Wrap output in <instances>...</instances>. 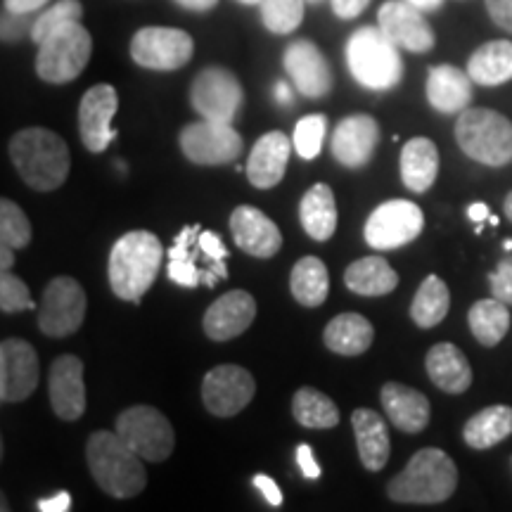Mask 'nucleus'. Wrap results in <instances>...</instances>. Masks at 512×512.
<instances>
[{
  "label": "nucleus",
  "mask_w": 512,
  "mask_h": 512,
  "mask_svg": "<svg viewBox=\"0 0 512 512\" xmlns=\"http://www.w3.org/2000/svg\"><path fill=\"white\" fill-rule=\"evenodd\" d=\"M86 460L95 484L112 498H133L147 486L143 458L117 432H93Z\"/></svg>",
  "instance_id": "3"
},
{
  "label": "nucleus",
  "mask_w": 512,
  "mask_h": 512,
  "mask_svg": "<svg viewBox=\"0 0 512 512\" xmlns=\"http://www.w3.org/2000/svg\"><path fill=\"white\" fill-rule=\"evenodd\" d=\"M50 406L60 420L74 422L86 411V384H83V363L79 356H60L50 366L48 377Z\"/></svg>",
  "instance_id": "20"
},
{
  "label": "nucleus",
  "mask_w": 512,
  "mask_h": 512,
  "mask_svg": "<svg viewBox=\"0 0 512 512\" xmlns=\"http://www.w3.org/2000/svg\"><path fill=\"white\" fill-rule=\"evenodd\" d=\"M41 363L24 339H3L0 344V399L3 403L27 401L36 392Z\"/></svg>",
  "instance_id": "16"
},
{
  "label": "nucleus",
  "mask_w": 512,
  "mask_h": 512,
  "mask_svg": "<svg viewBox=\"0 0 512 512\" xmlns=\"http://www.w3.org/2000/svg\"><path fill=\"white\" fill-rule=\"evenodd\" d=\"M36 309L34 299H31L29 287L12 275L10 271H5L0 275V311L3 313H19V311H31Z\"/></svg>",
  "instance_id": "43"
},
{
  "label": "nucleus",
  "mask_w": 512,
  "mask_h": 512,
  "mask_svg": "<svg viewBox=\"0 0 512 512\" xmlns=\"http://www.w3.org/2000/svg\"><path fill=\"white\" fill-rule=\"evenodd\" d=\"M10 159L22 181L38 192H53L72 169L69 147L48 128H24L10 140Z\"/></svg>",
  "instance_id": "2"
},
{
  "label": "nucleus",
  "mask_w": 512,
  "mask_h": 512,
  "mask_svg": "<svg viewBox=\"0 0 512 512\" xmlns=\"http://www.w3.org/2000/svg\"><path fill=\"white\" fill-rule=\"evenodd\" d=\"M119 110V95L117 88L110 83H98V86L88 88L83 93L79 105V133L81 143L86 150L105 152L114 138H117V128L112 126L114 114Z\"/></svg>",
  "instance_id": "15"
},
{
  "label": "nucleus",
  "mask_w": 512,
  "mask_h": 512,
  "mask_svg": "<svg viewBox=\"0 0 512 512\" xmlns=\"http://www.w3.org/2000/svg\"><path fill=\"white\" fill-rule=\"evenodd\" d=\"M351 427L356 432L358 458L363 467L368 472H380L389 463V453H392V439H389L382 415L370 408H356L351 413Z\"/></svg>",
  "instance_id": "26"
},
{
  "label": "nucleus",
  "mask_w": 512,
  "mask_h": 512,
  "mask_svg": "<svg viewBox=\"0 0 512 512\" xmlns=\"http://www.w3.org/2000/svg\"><path fill=\"white\" fill-rule=\"evenodd\" d=\"M325 347H328L332 354L339 356H361L373 347L375 330L370 325L368 318H363L361 313L347 311L339 313L325 325L323 332Z\"/></svg>",
  "instance_id": "28"
},
{
  "label": "nucleus",
  "mask_w": 512,
  "mask_h": 512,
  "mask_svg": "<svg viewBox=\"0 0 512 512\" xmlns=\"http://www.w3.org/2000/svg\"><path fill=\"white\" fill-rule=\"evenodd\" d=\"M292 155V140L280 131H271L256 140L247 159V178L254 188H275L285 178Z\"/></svg>",
  "instance_id": "23"
},
{
  "label": "nucleus",
  "mask_w": 512,
  "mask_h": 512,
  "mask_svg": "<svg viewBox=\"0 0 512 512\" xmlns=\"http://www.w3.org/2000/svg\"><path fill=\"white\" fill-rule=\"evenodd\" d=\"M81 17H83L81 0H57V3L48 5V8L38 12L34 29H31V41L38 46V43H41L46 36L53 34L55 29H60L69 22H81Z\"/></svg>",
  "instance_id": "40"
},
{
  "label": "nucleus",
  "mask_w": 512,
  "mask_h": 512,
  "mask_svg": "<svg viewBox=\"0 0 512 512\" xmlns=\"http://www.w3.org/2000/svg\"><path fill=\"white\" fill-rule=\"evenodd\" d=\"M299 221L309 238L325 242L337 230V202L330 185L316 183L299 202Z\"/></svg>",
  "instance_id": "31"
},
{
  "label": "nucleus",
  "mask_w": 512,
  "mask_h": 512,
  "mask_svg": "<svg viewBox=\"0 0 512 512\" xmlns=\"http://www.w3.org/2000/svg\"><path fill=\"white\" fill-rule=\"evenodd\" d=\"M512 434V408L510 406H489L465 422L463 439L467 446L484 451L494 448Z\"/></svg>",
  "instance_id": "34"
},
{
  "label": "nucleus",
  "mask_w": 512,
  "mask_h": 512,
  "mask_svg": "<svg viewBox=\"0 0 512 512\" xmlns=\"http://www.w3.org/2000/svg\"><path fill=\"white\" fill-rule=\"evenodd\" d=\"M406 3L415 5V8L422 10V12H432V10H439L444 0H406Z\"/></svg>",
  "instance_id": "57"
},
{
  "label": "nucleus",
  "mask_w": 512,
  "mask_h": 512,
  "mask_svg": "<svg viewBox=\"0 0 512 512\" xmlns=\"http://www.w3.org/2000/svg\"><path fill=\"white\" fill-rule=\"evenodd\" d=\"M38 12H29V15H22V12H12L3 8V27H0V34H3L5 43H17L22 41L24 36H31V29H34Z\"/></svg>",
  "instance_id": "44"
},
{
  "label": "nucleus",
  "mask_w": 512,
  "mask_h": 512,
  "mask_svg": "<svg viewBox=\"0 0 512 512\" xmlns=\"http://www.w3.org/2000/svg\"><path fill=\"white\" fill-rule=\"evenodd\" d=\"M230 233L235 245L256 259H271L283 247V233L261 209L242 204L230 214Z\"/></svg>",
  "instance_id": "21"
},
{
  "label": "nucleus",
  "mask_w": 512,
  "mask_h": 512,
  "mask_svg": "<svg viewBox=\"0 0 512 512\" xmlns=\"http://www.w3.org/2000/svg\"><path fill=\"white\" fill-rule=\"evenodd\" d=\"M86 309L88 299L79 280L60 275L50 280L43 290L41 304H38V328L48 337H69L83 325Z\"/></svg>",
  "instance_id": "9"
},
{
  "label": "nucleus",
  "mask_w": 512,
  "mask_h": 512,
  "mask_svg": "<svg viewBox=\"0 0 512 512\" xmlns=\"http://www.w3.org/2000/svg\"><path fill=\"white\" fill-rule=\"evenodd\" d=\"M294 420L309 430H332L339 425V411L330 396L313 387H302L292 399Z\"/></svg>",
  "instance_id": "38"
},
{
  "label": "nucleus",
  "mask_w": 512,
  "mask_h": 512,
  "mask_svg": "<svg viewBox=\"0 0 512 512\" xmlns=\"http://www.w3.org/2000/svg\"><path fill=\"white\" fill-rule=\"evenodd\" d=\"M162 240L150 230H131L114 242L107 264L112 292L124 302L140 304L162 268Z\"/></svg>",
  "instance_id": "1"
},
{
  "label": "nucleus",
  "mask_w": 512,
  "mask_h": 512,
  "mask_svg": "<svg viewBox=\"0 0 512 512\" xmlns=\"http://www.w3.org/2000/svg\"><path fill=\"white\" fill-rule=\"evenodd\" d=\"M422 228H425V214L418 204L408 200H389L382 202L368 216L363 235L377 252H389V249H399L418 240Z\"/></svg>",
  "instance_id": "10"
},
{
  "label": "nucleus",
  "mask_w": 512,
  "mask_h": 512,
  "mask_svg": "<svg viewBox=\"0 0 512 512\" xmlns=\"http://www.w3.org/2000/svg\"><path fill=\"white\" fill-rule=\"evenodd\" d=\"M143 460L162 463L174 453L176 434L169 418L152 406H131L117 418V430Z\"/></svg>",
  "instance_id": "8"
},
{
  "label": "nucleus",
  "mask_w": 512,
  "mask_h": 512,
  "mask_svg": "<svg viewBox=\"0 0 512 512\" xmlns=\"http://www.w3.org/2000/svg\"><path fill=\"white\" fill-rule=\"evenodd\" d=\"M458 486V467L439 448H422L387 486L396 503H444Z\"/></svg>",
  "instance_id": "4"
},
{
  "label": "nucleus",
  "mask_w": 512,
  "mask_h": 512,
  "mask_svg": "<svg viewBox=\"0 0 512 512\" xmlns=\"http://www.w3.org/2000/svg\"><path fill=\"white\" fill-rule=\"evenodd\" d=\"M344 285L361 297H384L399 287V273L382 256H363L344 271Z\"/></svg>",
  "instance_id": "32"
},
{
  "label": "nucleus",
  "mask_w": 512,
  "mask_h": 512,
  "mask_svg": "<svg viewBox=\"0 0 512 512\" xmlns=\"http://www.w3.org/2000/svg\"><path fill=\"white\" fill-rule=\"evenodd\" d=\"M451 309V292L439 275H427L415 292L411 304V318L418 328H434L446 318Z\"/></svg>",
  "instance_id": "37"
},
{
  "label": "nucleus",
  "mask_w": 512,
  "mask_h": 512,
  "mask_svg": "<svg viewBox=\"0 0 512 512\" xmlns=\"http://www.w3.org/2000/svg\"><path fill=\"white\" fill-rule=\"evenodd\" d=\"M456 140L467 157L486 166L512 162V121L494 110L467 107L456 121Z\"/></svg>",
  "instance_id": "6"
},
{
  "label": "nucleus",
  "mask_w": 512,
  "mask_h": 512,
  "mask_svg": "<svg viewBox=\"0 0 512 512\" xmlns=\"http://www.w3.org/2000/svg\"><path fill=\"white\" fill-rule=\"evenodd\" d=\"M330 5L339 19H354L368 8L370 0H330Z\"/></svg>",
  "instance_id": "50"
},
{
  "label": "nucleus",
  "mask_w": 512,
  "mask_h": 512,
  "mask_svg": "<svg viewBox=\"0 0 512 512\" xmlns=\"http://www.w3.org/2000/svg\"><path fill=\"white\" fill-rule=\"evenodd\" d=\"M486 10L494 19L496 27H501L512 34V0H486Z\"/></svg>",
  "instance_id": "47"
},
{
  "label": "nucleus",
  "mask_w": 512,
  "mask_h": 512,
  "mask_svg": "<svg viewBox=\"0 0 512 512\" xmlns=\"http://www.w3.org/2000/svg\"><path fill=\"white\" fill-rule=\"evenodd\" d=\"M467 74L479 86H501L512 79V43L489 41L479 46L467 62Z\"/></svg>",
  "instance_id": "33"
},
{
  "label": "nucleus",
  "mask_w": 512,
  "mask_h": 512,
  "mask_svg": "<svg viewBox=\"0 0 512 512\" xmlns=\"http://www.w3.org/2000/svg\"><path fill=\"white\" fill-rule=\"evenodd\" d=\"M470 74L453 64H437L427 74V100L441 114H460L472 100Z\"/></svg>",
  "instance_id": "25"
},
{
  "label": "nucleus",
  "mask_w": 512,
  "mask_h": 512,
  "mask_svg": "<svg viewBox=\"0 0 512 512\" xmlns=\"http://www.w3.org/2000/svg\"><path fill=\"white\" fill-rule=\"evenodd\" d=\"M347 64L358 86L368 91H392L403 79L399 46L380 27H361L349 36Z\"/></svg>",
  "instance_id": "5"
},
{
  "label": "nucleus",
  "mask_w": 512,
  "mask_h": 512,
  "mask_svg": "<svg viewBox=\"0 0 512 512\" xmlns=\"http://www.w3.org/2000/svg\"><path fill=\"white\" fill-rule=\"evenodd\" d=\"M498 221H501V219H498V216H494V214L489 216V223H491V226H494V228L498 226Z\"/></svg>",
  "instance_id": "60"
},
{
  "label": "nucleus",
  "mask_w": 512,
  "mask_h": 512,
  "mask_svg": "<svg viewBox=\"0 0 512 512\" xmlns=\"http://www.w3.org/2000/svg\"><path fill=\"white\" fill-rule=\"evenodd\" d=\"M261 22L271 34H292L304 19V0H261Z\"/></svg>",
  "instance_id": "39"
},
{
  "label": "nucleus",
  "mask_w": 512,
  "mask_h": 512,
  "mask_svg": "<svg viewBox=\"0 0 512 512\" xmlns=\"http://www.w3.org/2000/svg\"><path fill=\"white\" fill-rule=\"evenodd\" d=\"M292 297L302 306L316 309L328 299L330 292V275L328 266L318 256H302L292 268L290 275Z\"/></svg>",
  "instance_id": "35"
},
{
  "label": "nucleus",
  "mask_w": 512,
  "mask_h": 512,
  "mask_svg": "<svg viewBox=\"0 0 512 512\" xmlns=\"http://www.w3.org/2000/svg\"><path fill=\"white\" fill-rule=\"evenodd\" d=\"M297 463L299 470L306 479H318L320 477V465L316 456H313V448L309 444H299L297 448Z\"/></svg>",
  "instance_id": "48"
},
{
  "label": "nucleus",
  "mask_w": 512,
  "mask_h": 512,
  "mask_svg": "<svg viewBox=\"0 0 512 512\" xmlns=\"http://www.w3.org/2000/svg\"><path fill=\"white\" fill-rule=\"evenodd\" d=\"M256 318V302L245 290H230L221 294L204 313L202 328L214 342H228L247 332Z\"/></svg>",
  "instance_id": "22"
},
{
  "label": "nucleus",
  "mask_w": 512,
  "mask_h": 512,
  "mask_svg": "<svg viewBox=\"0 0 512 512\" xmlns=\"http://www.w3.org/2000/svg\"><path fill=\"white\" fill-rule=\"evenodd\" d=\"M380 399L387 418L392 420V425L399 427L401 432L418 434L430 425V401H427V396L420 394L418 389L406 387V384L401 382H387L382 387Z\"/></svg>",
  "instance_id": "24"
},
{
  "label": "nucleus",
  "mask_w": 512,
  "mask_h": 512,
  "mask_svg": "<svg viewBox=\"0 0 512 512\" xmlns=\"http://www.w3.org/2000/svg\"><path fill=\"white\" fill-rule=\"evenodd\" d=\"M93 38L81 22H69L38 43L36 74L46 83H69L88 67Z\"/></svg>",
  "instance_id": "7"
},
{
  "label": "nucleus",
  "mask_w": 512,
  "mask_h": 512,
  "mask_svg": "<svg viewBox=\"0 0 512 512\" xmlns=\"http://www.w3.org/2000/svg\"><path fill=\"white\" fill-rule=\"evenodd\" d=\"M242 86L238 76L223 67H207L192 81L190 102L192 110L202 119L233 124L242 107Z\"/></svg>",
  "instance_id": "12"
},
{
  "label": "nucleus",
  "mask_w": 512,
  "mask_h": 512,
  "mask_svg": "<svg viewBox=\"0 0 512 512\" xmlns=\"http://www.w3.org/2000/svg\"><path fill=\"white\" fill-rule=\"evenodd\" d=\"M467 216H470V219L475 221V223H484V221L489 219V216H491L489 204H484V202H475V204H470V207H467Z\"/></svg>",
  "instance_id": "53"
},
{
  "label": "nucleus",
  "mask_w": 512,
  "mask_h": 512,
  "mask_svg": "<svg viewBox=\"0 0 512 512\" xmlns=\"http://www.w3.org/2000/svg\"><path fill=\"white\" fill-rule=\"evenodd\" d=\"M238 3H242V5H259L261 0H238Z\"/></svg>",
  "instance_id": "59"
},
{
  "label": "nucleus",
  "mask_w": 512,
  "mask_h": 512,
  "mask_svg": "<svg viewBox=\"0 0 512 512\" xmlns=\"http://www.w3.org/2000/svg\"><path fill=\"white\" fill-rule=\"evenodd\" d=\"M178 5H181V8H185V10H195V12H207V10H211L214 8L216 3H219V0H176Z\"/></svg>",
  "instance_id": "54"
},
{
  "label": "nucleus",
  "mask_w": 512,
  "mask_h": 512,
  "mask_svg": "<svg viewBox=\"0 0 512 512\" xmlns=\"http://www.w3.org/2000/svg\"><path fill=\"white\" fill-rule=\"evenodd\" d=\"M311 3H318V0H311Z\"/></svg>",
  "instance_id": "62"
},
{
  "label": "nucleus",
  "mask_w": 512,
  "mask_h": 512,
  "mask_svg": "<svg viewBox=\"0 0 512 512\" xmlns=\"http://www.w3.org/2000/svg\"><path fill=\"white\" fill-rule=\"evenodd\" d=\"M200 233L202 226H197V223L195 226H185L176 235L174 247L169 249V266H166L169 280L181 287H188V290L204 285V278H207V273L200 268V259H197L202 254Z\"/></svg>",
  "instance_id": "30"
},
{
  "label": "nucleus",
  "mask_w": 512,
  "mask_h": 512,
  "mask_svg": "<svg viewBox=\"0 0 512 512\" xmlns=\"http://www.w3.org/2000/svg\"><path fill=\"white\" fill-rule=\"evenodd\" d=\"M195 41L188 31L174 27H145L131 38V57L152 72H176L192 60Z\"/></svg>",
  "instance_id": "11"
},
{
  "label": "nucleus",
  "mask_w": 512,
  "mask_h": 512,
  "mask_svg": "<svg viewBox=\"0 0 512 512\" xmlns=\"http://www.w3.org/2000/svg\"><path fill=\"white\" fill-rule=\"evenodd\" d=\"M425 368L430 380L446 394H463L472 384V368L456 344L441 342L427 351Z\"/></svg>",
  "instance_id": "27"
},
{
  "label": "nucleus",
  "mask_w": 512,
  "mask_h": 512,
  "mask_svg": "<svg viewBox=\"0 0 512 512\" xmlns=\"http://www.w3.org/2000/svg\"><path fill=\"white\" fill-rule=\"evenodd\" d=\"M183 155L192 164L219 166L235 162L242 155V136L230 124L202 119L188 124L178 136Z\"/></svg>",
  "instance_id": "13"
},
{
  "label": "nucleus",
  "mask_w": 512,
  "mask_h": 512,
  "mask_svg": "<svg viewBox=\"0 0 512 512\" xmlns=\"http://www.w3.org/2000/svg\"><path fill=\"white\" fill-rule=\"evenodd\" d=\"M439 176V150L430 138H413L401 150V181L415 195L427 192Z\"/></svg>",
  "instance_id": "29"
},
{
  "label": "nucleus",
  "mask_w": 512,
  "mask_h": 512,
  "mask_svg": "<svg viewBox=\"0 0 512 512\" xmlns=\"http://www.w3.org/2000/svg\"><path fill=\"white\" fill-rule=\"evenodd\" d=\"M38 510L41 512H69L72 510V496H69V491H57L55 496L38 501Z\"/></svg>",
  "instance_id": "51"
},
{
  "label": "nucleus",
  "mask_w": 512,
  "mask_h": 512,
  "mask_svg": "<svg viewBox=\"0 0 512 512\" xmlns=\"http://www.w3.org/2000/svg\"><path fill=\"white\" fill-rule=\"evenodd\" d=\"M467 323H470L472 335L482 347H496L505 337V332L510 330L508 304L496 297L479 299L467 313Z\"/></svg>",
  "instance_id": "36"
},
{
  "label": "nucleus",
  "mask_w": 512,
  "mask_h": 512,
  "mask_svg": "<svg viewBox=\"0 0 512 512\" xmlns=\"http://www.w3.org/2000/svg\"><path fill=\"white\" fill-rule=\"evenodd\" d=\"M491 294L496 299H501L505 304H512V254L503 256L501 264H498L489 275Z\"/></svg>",
  "instance_id": "45"
},
{
  "label": "nucleus",
  "mask_w": 512,
  "mask_h": 512,
  "mask_svg": "<svg viewBox=\"0 0 512 512\" xmlns=\"http://www.w3.org/2000/svg\"><path fill=\"white\" fill-rule=\"evenodd\" d=\"M377 27L396 46L408 50V53H430L434 48V31L422 15V10L406 0H389L377 12Z\"/></svg>",
  "instance_id": "17"
},
{
  "label": "nucleus",
  "mask_w": 512,
  "mask_h": 512,
  "mask_svg": "<svg viewBox=\"0 0 512 512\" xmlns=\"http://www.w3.org/2000/svg\"><path fill=\"white\" fill-rule=\"evenodd\" d=\"M292 95H294V93H292L290 83H285V81L275 83V100H278L280 105H290Z\"/></svg>",
  "instance_id": "56"
},
{
  "label": "nucleus",
  "mask_w": 512,
  "mask_h": 512,
  "mask_svg": "<svg viewBox=\"0 0 512 512\" xmlns=\"http://www.w3.org/2000/svg\"><path fill=\"white\" fill-rule=\"evenodd\" d=\"M200 247H202L204 256H207L211 264L219 268L221 278L226 280L228 278V268H226L228 249H226V245H223L221 235L211 233V230H202V233H200Z\"/></svg>",
  "instance_id": "46"
},
{
  "label": "nucleus",
  "mask_w": 512,
  "mask_h": 512,
  "mask_svg": "<svg viewBox=\"0 0 512 512\" xmlns=\"http://www.w3.org/2000/svg\"><path fill=\"white\" fill-rule=\"evenodd\" d=\"M503 209H505V216H508L510 223H512V192H510L508 197H505V202H503Z\"/></svg>",
  "instance_id": "58"
},
{
  "label": "nucleus",
  "mask_w": 512,
  "mask_h": 512,
  "mask_svg": "<svg viewBox=\"0 0 512 512\" xmlns=\"http://www.w3.org/2000/svg\"><path fill=\"white\" fill-rule=\"evenodd\" d=\"M380 143V126L370 114H351L332 133V157L347 169H361L373 159Z\"/></svg>",
  "instance_id": "19"
},
{
  "label": "nucleus",
  "mask_w": 512,
  "mask_h": 512,
  "mask_svg": "<svg viewBox=\"0 0 512 512\" xmlns=\"http://www.w3.org/2000/svg\"><path fill=\"white\" fill-rule=\"evenodd\" d=\"M505 249H508V252H512V240H505Z\"/></svg>",
  "instance_id": "61"
},
{
  "label": "nucleus",
  "mask_w": 512,
  "mask_h": 512,
  "mask_svg": "<svg viewBox=\"0 0 512 512\" xmlns=\"http://www.w3.org/2000/svg\"><path fill=\"white\" fill-rule=\"evenodd\" d=\"M285 72L290 76L299 93L304 98H325L332 91V72L330 64L325 60V55L320 53L316 43L299 38L287 46L285 57Z\"/></svg>",
  "instance_id": "18"
},
{
  "label": "nucleus",
  "mask_w": 512,
  "mask_h": 512,
  "mask_svg": "<svg viewBox=\"0 0 512 512\" xmlns=\"http://www.w3.org/2000/svg\"><path fill=\"white\" fill-rule=\"evenodd\" d=\"M325 133H328V119L325 114H309V117L299 119V124L294 126V150L302 159H316L323 150Z\"/></svg>",
  "instance_id": "41"
},
{
  "label": "nucleus",
  "mask_w": 512,
  "mask_h": 512,
  "mask_svg": "<svg viewBox=\"0 0 512 512\" xmlns=\"http://www.w3.org/2000/svg\"><path fill=\"white\" fill-rule=\"evenodd\" d=\"M12 266H15V247L0 242V268H3V273H5V271H10Z\"/></svg>",
  "instance_id": "55"
},
{
  "label": "nucleus",
  "mask_w": 512,
  "mask_h": 512,
  "mask_svg": "<svg viewBox=\"0 0 512 512\" xmlns=\"http://www.w3.org/2000/svg\"><path fill=\"white\" fill-rule=\"evenodd\" d=\"M254 486L264 494L268 505H273V508H280V505H283V491H280V486L275 484L268 475H256Z\"/></svg>",
  "instance_id": "49"
},
{
  "label": "nucleus",
  "mask_w": 512,
  "mask_h": 512,
  "mask_svg": "<svg viewBox=\"0 0 512 512\" xmlns=\"http://www.w3.org/2000/svg\"><path fill=\"white\" fill-rule=\"evenodd\" d=\"M0 242L15 249L27 247L31 242L29 216L12 200L0 202Z\"/></svg>",
  "instance_id": "42"
},
{
  "label": "nucleus",
  "mask_w": 512,
  "mask_h": 512,
  "mask_svg": "<svg viewBox=\"0 0 512 512\" xmlns=\"http://www.w3.org/2000/svg\"><path fill=\"white\" fill-rule=\"evenodd\" d=\"M256 394L252 373L242 366H216L211 368L202 382L204 408L216 418H233L245 411Z\"/></svg>",
  "instance_id": "14"
},
{
  "label": "nucleus",
  "mask_w": 512,
  "mask_h": 512,
  "mask_svg": "<svg viewBox=\"0 0 512 512\" xmlns=\"http://www.w3.org/2000/svg\"><path fill=\"white\" fill-rule=\"evenodd\" d=\"M48 3L50 0H3V8L29 15V12H41L43 8H48Z\"/></svg>",
  "instance_id": "52"
}]
</instances>
